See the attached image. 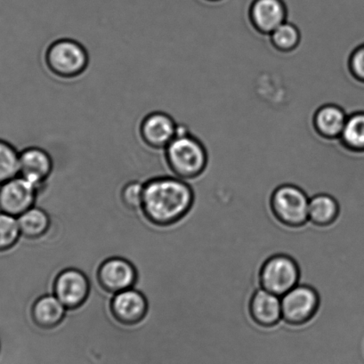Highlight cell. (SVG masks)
Segmentation results:
<instances>
[{
  "label": "cell",
  "instance_id": "7a4b0ae2",
  "mask_svg": "<svg viewBox=\"0 0 364 364\" xmlns=\"http://www.w3.org/2000/svg\"><path fill=\"white\" fill-rule=\"evenodd\" d=\"M164 162L173 176L190 181L207 171L210 155L200 139L178 124L175 139L164 149Z\"/></svg>",
  "mask_w": 364,
  "mask_h": 364
},
{
  "label": "cell",
  "instance_id": "5bb4252c",
  "mask_svg": "<svg viewBox=\"0 0 364 364\" xmlns=\"http://www.w3.org/2000/svg\"><path fill=\"white\" fill-rule=\"evenodd\" d=\"M344 108L336 104H324L316 109L312 116L314 133L326 141H338L348 119Z\"/></svg>",
  "mask_w": 364,
  "mask_h": 364
},
{
  "label": "cell",
  "instance_id": "30bf717a",
  "mask_svg": "<svg viewBox=\"0 0 364 364\" xmlns=\"http://www.w3.org/2000/svg\"><path fill=\"white\" fill-rule=\"evenodd\" d=\"M248 16L250 26L261 36L268 37L288 21L289 12L284 0H253Z\"/></svg>",
  "mask_w": 364,
  "mask_h": 364
},
{
  "label": "cell",
  "instance_id": "8992f818",
  "mask_svg": "<svg viewBox=\"0 0 364 364\" xmlns=\"http://www.w3.org/2000/svg\"><path fill=\"white\" fill-rule=\"evenodd\" d=\"M282 321L291 325H303L316 316L320 299L316 289L299 284L282 296Z\"/></svg>",
  "mask_w": 364,
  "mask_h": 364
},
{
  "label": "cell",
  "instance_id": "4fadbf2b",
  "mask_svg": "<svg viewBox=\"0 0 364 364\" xmlns=\"http://www.w3.org/2000/svg\"><path fill=\"white\" fill-rule=\"evenodd\" d=\"M148 303L139 289L130 288L112 295L111 310L119 323L133 325L140 323L146 316Z\"/></svg>",
  "mask_w": 364,
  "mask_h": 364
},
{
  "label": "cell",
  "instance_id": "d4e9b609",
  "mask_svg": "<svg viewBox=\"0 0 364 364\" xmlns=\"http://www.w3.org/2000/svg\"><path fill=\"white\" fill-rule=\"evenodd\" d=\"M207 1H210V2H218V1H220V0H207Z\"/></svg>",
  "mask_w": 364,
  "mask_h": 364
},
{
  "label": "cell",
  "instance_id": "6da1fadb",
  "mask_svg": "<svg viewBox=\"0 0 364 364\" xmlns=\"http://www.w3.org/2000/svg\"><path fill=\"white\" fill-rule=\"evenodd\" d=\"M193 200V190L186 180L172 175L154 176L144 183L142 210L155 225H172L188 213Z\"/></svg>",
  "mask_w": 364,
  "mask_h": 364
},
{
  "label": "cell",
  "instance_id": "603a6c76",
  "mask_svg": "<svg viewBox=\"0 0 364 364\" xmlns=\"http://www.w3.org/2000/svg\"><path fill=\"white\" fill-rule=\"evenodd\" d=\"M147 180L132 179L122 186L120 196L123 203L132 210L142 208L144 183Z\"/></svg>",
  "mask_w": 364,
  "mask_h": 364
},
{
  "label": "cell",
  "instance_id": "3957f363",
  "mask_svg": "<svg viewBox=\"0 0 364 364\" xmlns=\"http://www.w3.org/2000/svg\"><path fill=\"white\" fill-rule=\"evenodd\" d=\"M45 62L51 73L61 79H74L86 72L90 56L82 45L72 38H60L46 51Z\"/></svg>",
  "mask_w": 364,
  "mask_h": 364
},
{
  "label": "cell",
  "instance_id": "9c48e42d",
  "mask_svg": "<svg viewBox=\"0 0 364 364\" xmlns=\"http://www.w3.org/2000/svg\"><path fill=\"white\" fill-rule=\"evenodd\" d=\"M178 123L168 113L154 112L140 123L139 135L143 143L154 150H164L178 133Z\"/></svg>",
  "mask_w": 364,
  "mask_h": 364
},
{
  "label": "cell",
  "instance_id": "ffe728a7",
  "mask_svg": "<svg viewBox=\"0 0 364 364\" xmlns=\"http://www.w3.org/2000/svg\"><path fill=\"white\" fill-rule=\"evenodd\" d=\"M267 38L271 47L281 54H291L293 51L298 50L302 42L301 31L289 20L281 24Z\"/></svg>",
  "mask_w": 364,
  "mask_h": 364
},
{
  "label": "cell",
  "instance_id": "e0dca14e",
  "mask_svg": "<svg viewBox=\"0 0 364 364\" xmlns=\"http://www.w3.org/2000/svg\"><path fill=\"white\" fill-rule=\"evenodd\" d=\"M339 206L335 198L327 193H319L310 198L309 222L317 226H328L337 220Z\"/></svg>",
  "mask_w": 364,
  "mask_h": 364
},
{
  "label": "cell",
  "instance_id": "2e32d148",
  "mask_svg": "<svg viewBox=\"0 0 364 364\" xmlns=\"http://www.w3.org/2000/svg\"><path fill=\"white\" fill-rule=\"evenodd\" d=\"M67 309L54 293H47L35 300L31 307V317L41 328H53L65 319Z\"/></svg>",
  "mask_w": 364,
  "mask_h": 364
},
{
  "label": "cell",
  "instance_id": "44dd1931",
  "mask_svg": "<svg viewBox=\"0 0 364 364\" xmlns=\"http://www.w3.org/2000/svg\"><path fill=\"white\" fill-rule=\"evenodd\" d=\"M19 157L13 144L0 139V185L19 176Z\"/></svg>",
  "mask_w": 364,
  "mask_h": 364
},
{
  "label": "cell",
  "instance_id": "5b68a950",
  "mask_svg": "<svg viewBox=\"0 0 364 364\" xmlns=\"http://www.w3.org/2000/svg\"><path fill=\"white\" fill-rule=\"evenodd\" d=\"M299 280L298 264L287 255L271 257L261 268L260 287L281 298L299 285Z\"/></svg>",
  "mask_w": 364,
  "mask_h": 364
},
{
  "label": "cell",
  "instance_id": "cb8c5ba5",
  "mask_svg": "<svg viewBox=\"0 0 364 364\" xmlns=\"http://www.w3.org/2000/svg\"><path fill=\"white\" fill-rule=\"evenodd\" d=\"M348 68L353 79L364 82V44L351 52L348 59Z\"/></svg>",
  "mask_w": 364,
  "mask_h": 364
},
{
  "label": "cell",
  "instance_id": "9a60e30c",
  "mask_svg": "<svg viewBox=\"0 0 364 364\" xmlns=\"http://www.w3.org/2000/svg\"><path fill=\"white\" fill-rule=\"evenodd\" d=\"M252 320L261 327L271 328L282 320L281 296L262 288L254 293L250 303Z\"/></svg>",
  "mask_w": 364,
  "mask_h": 364
},
{
  "label": "cell",
  "instance_id": "ba28073f",
  "mask_svg": "<svg viewBox=\"0 0 364 364\" xmlns=\"http://www.w3.org/2000/svg\"><path fill=\"white\" fill-rule=\"evenodd\" d=\"M90 292V279L84 272L67 268L56 275L53 293L67 309H75L82 305Z\"/></svg>",
  "mask_w": 364,
  "mask_h": 364
},
{
  "label": "cell",
  "instance_id": "7402d4cb",
  "mask_svg": "<svg viewBox=\"0 0 364 364\" xmlns=\"http://www.w3.org/2000/svg\"><path fill=\"white\" fill-rule=\"evenodd\" d=\"M22 236L18 219L0 212V252H8L17 245Z\"/></svg>",
  "mask_w": 364,
  "mask_h": 364
},
{
  "label": "cell",
  "instance_id": "d6986e66",
  "mask_svg": "<svg viewBox=\"0 0 364 364\" xmlns=\"http://www.w3.org/2000/svg\"><path fill=\"white\" fill-rule=\"evenodd\" d=\"M21 233L28 239H38L46 235L50 228L49 215L43 208L33 206L17 218Z\"/></svg>",
  "mask_w": 364,
  "mask_h": 364
},
{
  "label": "cell",
  "instance_id": "8fae6325",
  "mask_svg": "<svg viewBox=\"0 0 364 364\" xmlns=\"http://www.w3.org/2000/svg\"><path fill=\"white\" fill-rule=\"evenodd\" d=\"M97 275L102 287L112 294L134 288L137 277L134 264L119 257L105 260L98 268Z\"/></svg>",
  "mask_w": 364,
  "mask_h": 364
},
{
  "label": "cell",
  "instance_id": "277c9868",
  "mask_svg": "<svg viewBox=\"0 0 364 364\" xmlns=\"http://www.w3.org/2000/svg\"><path fill=\"white\" fill-rule=\"evenodd\" d=\"M310 198L301 188L291 183L278 186L271 197V210L281 224L301 228L309 221Z\"/></svg>",
  "mask_w": 364,
  "mask_h": 364
},
{
  "label": "cell",
  "instance_id": "52a82bcc",
  "mask_svg": "<svg viewBox=\"0 0 364 364\" xmlns=\"http://www.w3.org/2000/svg\"><path fill=\"white\" fill-rule=\"evenodd\" d=\"M38 187L22 176L0 185V212L18 218L35 206Z\"/></svg>",
  "mask_w": 364,
  "mask_h": 364
},
{
  "label": "cell",
  "instance_id": "7c38bea8",
  "mask_svg": "<svg viewBox=\"0 0 364 364\" xmlns=\"http://www.w3.org/2000/svg\"><path fill=\"white\" fill-rule=\"evenodd\" d=\"M55 166L50 154L41 147H27L20 151L19 176L38 189L50 178Z\"/></svg>",
  "mask_w": 364,
  "mask_h": 364
},
{
  "label": "cell",
  "instance_id": "ac0fdd59",
  "mask_svg": "<svg viewBox=\"0 0 364 364\" xmlns=\"http://www.w3.org/2000/svg\"><path fill=\"white\" fill-rule=\"evenodd\" d=\"M343 149L349 153H364V112L348 114V119L338 140Z\"/></svg>",
  "mask_w": 364,
  "mask_h": 364
}]
</instances>
